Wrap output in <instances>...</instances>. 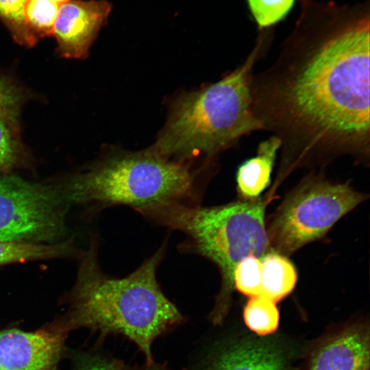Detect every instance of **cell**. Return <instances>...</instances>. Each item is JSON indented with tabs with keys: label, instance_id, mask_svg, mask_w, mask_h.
I'll list each match as a JSON object with an SVG mask.
<instances>
[{
	"label": "cell",
	"instance_id": "obj_23",
	"mask_svg": "<svg viewBox=\"0 0 370 370\" xmlns=\"http://www.w3.org/2000/svg\"><path fill=\"white\" fill-rule=\"evenodd\" d=\"M132 368L133 370H170L166 365L156 363L155 362L150 364L145 363L141 366H135Z\"/></svg>",
	"mask_w": 370,
	"mask_h": 370
},
{
	"label": "cell",
	"instance_id": "obj_6",
	"mask_svg": "<svg viewBox=\"0 0 370 370\" xmlns=\"http://www.w3.org/2000/svg\"><path fill=\"white\" fill-rule=\"evenodd\" d=\"M366 199L348 183L306 177L284 200L267 228L271 249L288 256L321 238Z\"/></svg>",
	"mask_w": 370,
	"mask_h": 370
},
{
	"label": "cell",
	"instance_id": "obj_22",
	"mask_svg": "<svg viewBox=\"0 0 370 370\" xmlns=\"http://www.w3.org/2000/svg\"><path fill=\"white\" fill-rule=\"evenodd\" d=\"M20 95L14 86L0 79V114L15 116Z\"/></svg>",
	"mask_w": 370,
	"mask_h": 370
},
{
	"label": "cell",
	"instance_id": "obj_24",
	"mask_svg": "<svg viewBox=\"0 0 370 370\" xmlns=\"http://www.w3.org/2000/svg\"><path fill=\"white\" fill-rule=\"evenodd\" d=\"M49 1H53L60 5H62V4L68 1L69 0H49Z\"/></svg>",
	"mask_w": 370,
	"mask_h": 370
},
{
	"label": "cell",
	"instance_id": "obj_12",
	"mask_svg": "<svg viewBox=\"0 0 370 370\" xmlns=\"http://www.w3.org/2000/svg\"><path fill=\"white\" fill-rule=\"evenodd\" d=\"M281 147L280 140L271 135L258 145L256 153L238 166L236 180L240 195L255 199L270 184L271 173Z\"/></svg>",
	"mask_w": 370,
	"mask_h": 370
},
{
	"label": "cell",
	"instance_id": "obj_18",
	"mask_svg": "<svg viewBox=\"0 0 370 370\" xmlns=\"http://www.w3.org/2000/svg\"><path fill=\"white\" fill-rule=\"evenodd\" d=\"M233 286L249 297L262 293V269L260 258L249 255L242 259L233 272Z\"/></svg>",
	"mask_w": 370,
	"mask_h": 370
},
{
	"label": "cell",
	"instance_id": "obj_7",
	"mask_svg": "<svg viewBox=\"0 0 370 370\" xmlns=\"http://www.w3.org/2000/svg\"><path fill=\"white\" fill-rule=\"evenodd\" d=\"M65 190L0 174V239L54 243L65 234Z\"/></svg>",
	"mask_w": 370,
	"mask_h": 370
},
{
	"label": "cell",
	"instance_id": "obj_16",
	"mask_svg": "<svg viewBox=\"0 0 370 370\" xmlns=\"http://www.w3.org/2000/svg\"><path fill=\"white\" fill-rule=\"evenodd\" d=\"M28 0H0V20L16 41L32 46L38 39L30 31L25 18V8Z\"/></svg>",
	"mask_w": 370,
	"mask_h": 370
},
{
	"label": "cell",
	"instance_id": "obj_4",
	"mask_svg": "<svg viewBox=\"0 0 370 370\" xmlns=\"http://www.w3.org/2000/svg\"><path fill=\"white\" fill-rule=\"evenodd\" d=\"M258 52L256 47L217 82L180 98L151 149L180 160L201 153L214 155L262 130L253 111L251 90Z\"/></svg>",
	"mask_w": 370,
	"mask_h": 370
},
{
	"label": "cell",
	"instance_id": "obj_9",
	"mask_svg": "<svg viewBox=\"0 0 370 370\" xmlns=\"http://www.w3.org/2000/svg\"><path fill=\"white\" fill-rule=\"evenodd\" d=\"M111 10L112 5L105 0H69L62 4L52 34L58 51L69 58L85 56Z\"/></svg>",
	"mask_w": 370,
	"mask_h": 370
},
{
	"label": "cell",
	"instance_id": "obj_5",
	"mask_svg": "<svg viewBox=\"0 0 370 370\" xmlns=\"http://www.w3.org/2000/svg\"><path fill=\"white\" fill-rule=\"evenodd\" d=\"M195 177L187 164L150 150L114 156L75 178L71 203L128 206L136 210L168 203L195 204Z\"/></svg>",
	"mask_w": 370,
	"mask_h": 370
},
{
	"label": "cell",
	"instance_id": "obj_11",
	"mask_svg": "<svg viewBox=\"0 0 370 370\" xmlns=\"http://www.w3.org/2000/svg\"><path fill=\"white\" fill-rule=\"evenodd\" d=\"M291 352L266 336L231 343L215 352L201 370H291Z\"/></svg>",
	"mask_w": 370,
	"mask_h": 370
},
{
	"label": "cell",
	"instance_id": "obj_8",
	"mask_svg": "<svg viewBox=\"0 0 370 370\" xmlns=\"http://www.w3.org/2000/svg\"><path fill=\"white\" fill-rule=\"evenodd\" d=\"M68 330L64 321L34 332L0 330V370H56Z\"/></svg>",
	"mask_w": 370,
	"mask_h": 370
},
{
	"label": "cell",
	"instance_id": "obj_20",
	"mask_svg": "<svg viewBox=\"0 0 370 370\" xmlns=\"http://www.w3.org/2000/svg\"><path fill=\"white\" fill-rule=\"evenodd\" d=\"M15 116L0 114V171L14 166L18 156V145L14 130Z\"/></svg>",
	"mask_w": 370,
	"mask_h": 370
},
{
	"label": "cell",
	"instance_id": "obj_10",
	"mask_svg": "<svg viewBox=\"0 0 370 370\" xmlns=\"http://www.w3.org/2000/svg\"><path fill=\"white\" fill-rule=\"evenodd\" d=\"M368 324L356 322L321 338L312 347L306 370H369Z\"/></svg>",
	"mask_w": 370,
	"mask_h": 370
},
{
	"label": "cell",
	"instance_id": "obj_2",
	"mask_svg": "<svg viewBox=\"0 0 370 370\" xmlns=\"http://www.w3.org/2000/svg\"><path fill=\"white\" fill-rule=\"evenodd\" d=\"M162 245L126 277L115 278L101 271L96 244L84 254L72 296L69 330L84 327L103 336L121 334L154 362V341L183 323L184 317L162 292L156 278L165 251Z\"/></svg>",
	"mask_w": 370,
	"mask_h": 370
},
{
	"label": "cell",
	"instance_id": "obj_15",
	"mask_svg": "<svg viewBox=\"0 0 370 370\" xmlns=\"http://www.w3.org/2000/svg\"><path fill=\"white\" fill-rule=\"evenodd\" d=\"M243 319L247 328L258 336L271 334L280 322L276 302L262 294L250 297L244 307Z\"/></svg>",
	"mask_w": 370,
	"mask_h": 370
},
{
	"label": "cell",
	"instance_id": "obj_13",
	"mask_svg": "<svg viewBox=\"0 0 370 370\" xmlns=\"http://www.w3.org/2000/svg\"><path fill=\"white\" fill-rule=\"evenodd\" d=\"M262 269V293L275 302L280 301L294 289L297 274L292 262L274 251L260 259Z\"/></svg>",
	"mask_w": 370,
	"mask_h": 370
},
{
	"label": "cell",
	"instance_id": "obj_1",
	"mask_svg": "<svg viewBox=\"0 0 370 370\" xmlns=\"http://www.w3.org/2000/svg\"><path fill=\"white\" fill-rule=\"evenodd\" d=\"M369 23L286 50L252 75L254 115L281 142L282 173L349 156L369 163Z\"/></svg>",
	"mask_w": 370,
	"mask_h": 370
},
{
	"label": "cell",
	"instance_id": "obj_14",
	"mask_svg": "<svg viewBox=\"0 0 370 370\" xmlns=\"http://www.w3.org/2000/svg\"><path fill=\"white\" fill-rule=\"evenodd\" d=\"M74 251L69 240L54 243H32L0 239V265L27 260L63 257Z\"/></svg>",
	"mask_w": 370,
	"mask_h": 370
},
{
	"label": "cell",
	"instance_id": "obj_17",
	"mask_svg": "<svg viewBox=\"0 0 370 370\" xmlns=\"http://www.w3.org/2000/svg\"><path fill=\"white\" fill-rule=\"evenodd\" d=\"M61 5L49 0H28L25 14L27 25L38 39L52 36L53 28Z\"/></svg>",
	"mask_w": 370,
	"mask_h": 370
},
{
	"label": "cell",
	"instance_id": "obj_19",
	"mask_svg": "<svg viewBox=\"0 0 370 370\" xmlns=\"http://www.w3.org/2000/svg\"><path fill=\"white\" fill-rule=\"evenodd\" d=\"M295 0H247L249 10L260 28L271 26L290 12Z\"/></svg>",
	"mask_w": 370,
	"mask_h": 370
},
{
	"label": "cell",
	"instance_id": "obj_21",
	"mask_svg": "<svg viewBox=\"0 0 370 370\" xmlns=\"http://www.w3.org/2000/svg\"><path fill=\"white\" fill-rule=\"evenodd\" d=\"M75 370H133L122 360L99 354L84 353L77 358Z\"/></svg>",
	"mask_w": 370,
	"mask_h": 370
},
{
	"label": "cell",
	"instance_id": "obj_3",
	"mask_svg": "<svg viewBox=\"0 0 370 370\" xmlns=\"http://www.w3.org/2000/svg\"><path fill=\"white\" fill-rule=\"evenodd\" d=\"M265 207V202L260 199H246L212 207L174 202L136 211L183 232L186 236L183 245L185 249L208 258L218 267L221 287L209 319L219 325L230 308L236 264L249 255L261 259L271 251Z\"/></svg>",
	"mask_w": 370,
	"mask_h": 370
}]
</instances>
